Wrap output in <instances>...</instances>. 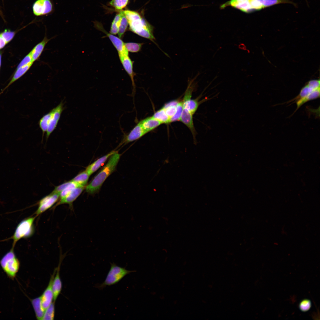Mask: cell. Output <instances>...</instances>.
Segmentation results:
<instances>
[{
    "label": "cell",
    "mask_w": 320,
    "mask_h": 320,
    "mask_svg": "<svg viewBox=\"0 0 320 320\" xmlns=\"http://www.w3.org/2000/svg\"><path fill=\"white\" fill-rule=\"evenodd\" d=\"M122 11L127 19L131 31L150 40L158 46L153 34L154 27L146 20L142 14L129 10Z\"/></svg>",
    "instance_id": "6da1fadb"
},
{
    "label": "cell",
    "mask_w": 320,
    "mask_h": 320,
    "mask_svg": "<svg viewBox=\"0 0 320 320\" xmlns=\"http://www.w3.org/2000/svg\"><path fill=\"white\" fill-rule=\"evenodd\" d=\"M120 156L121 155L116 151L110 157L107 164L86 186L87 193L93 194L99 191L106 179L115 170Z\"/></svg>",
    "instance_id": "7a4b0ae2"
},
{
    "label": "cell",
    "mask_w": 320,
    "mask_h": 320,
    "mask_svg": "<svg viewBox=\"0 0 320 320\" xmlns=\"http://www.w3.org/2000/svg\"><path fill=\"white\" fill-rule=\"evenodd\" d=\"M12 248L6 253L0 260V265L3 270L9 279L14 280L20 267V263Z\"/></svg>",
    "instance_id": "3957f363"
},
{
    "label": "cell",
    "mask_w": 320,
    "mask_h": 320,
    "mask_svg": "<svg viewBox=\"0 0 320 320\" xmlns=\"http://www.w3.org/2000/svg\"><path fill=\"white\" fill-rule=\"evenodd\" d=\"M110 264V270L104 281L101 284H96L95 286L99 289H102L107 286L116 284L127 275L135 272V271L127 270L114 263Z\"/></svg>",
    "instance_id": "277c9868"
},
{
    "label": "cell",
    "mask_w": 320,
    "mask_h": 320,
    "mask_svg": "<svg viewBox=\"0 0 320 320\" xmlns=\"http://www.w3.org/2000/svg\"><path fill=\"white\" fill-rule=\"evenodd\" d=\"M35 219V217L25 218L17 225L11 237L13 241L12 248H14L16 244L19 240L29 238L33 235L35 231L33 223Z\"/></svg>",
    "instance_id": "5b68a950"
},
{
    "label": "cell",
    "mask_w": 320,
    "mask_h": 320,
    "mask_svg": "<svg viewBox=\"0 0 320 320\" xmlns=\"http://www.w3.org/2000/svg\"><path fill=\"white\" fill-rule=\"evenodd\" d=\"M64 103L61 102L56 107L51 111V114L49 119L48 128L46 131V138L47 140L51 134L56 129L61 113L64 109Z\"/></svg>",
    "instance_id": "8992f818"
},
{
    "label": "cell",
    "mask_w": 320,
    "mask_h": 320,
    "mask_svg": "<svg viewBox=\"0 0 320 320\" xmlns=\"http://www.w3.org/2000/svg\"><path fill=\"white\" fill-rule=\"evenodd\" d=\"M32 9L34 14L39 16L52 12L53 6L51 0H36L33 4Z\"/></svg>",
    "instance_id": "52a82bcc"
},
{
    "label": "cell",
    "mask_w": 320,
    "mask_h": 320,
    "mask_svg": "<svg viewBox=\"0 0 320 320\" xmlns=\"http://www.w3.org/2000/svg\"><path fill=\"white\" fill-rule=\"evenodd\" d=\"M60 194L51 193L39 201L37 209L35 212L37 216L50 208L59 198Z\"/></svg>",
    "instance_id": "ba28073f"
},
{
    "label": "cell",
    "mask_w": 320,
    "mask_h": 320,
    "mask_svg": "<svg viewBox=\"0 0 320 320\" xmlns=\"http://www.w3.org/2000/svg\"><path fill=\"white\" fill-rule=\"evenodd\" d=\"M94 24L96 28L104 33L108 37L117 50L119 54L128 52L125 47L124 43L120 38L107 32L99 23L95 22Z\"/></svg>",
    "instance_id": "9c48e42d"
},
{
    "label": "cell",
    "mask_w": 320,
    "mask_h": 320,
    "mask_svg": "<svg viewBox=\"0 0 320 320\" xmlns=\"http://www.w3.org/2000/svg\"><path fill=\"white\" fill-rule=\"evenodd\" d=\"M56 269L57 268L55 269L51 275L47 287L40 296L41 305L44 311L49 306L53 300L52 284Z\"/></svg>",
    "instance_id": "30bf717a"
},
{
    "label": "cell",
    "mask_w": 320,
    "mask_h": 320,
    "mask_svg": "<svg viewBox=\"0 0 320 320\" xmlns=\"http://www.w3.org/2000/svg\"><path fill=\"white\" fill-rule=\"evenodd\" d=\"M146 133L139 122L127 135H125L119 146L137 140Z\"/></svg>",
    "instance_id": "8fae6325"
},
{
    "label": "cell",
    "mask_w": 320,
    "mask_h": 320,
    "mask_svg": "<svg viewBox=\"0 0 320 320\" xmlns=\"http://www.w3.org/2000/svg\"><path fill=\"white\" fill-rule=\"evenodd\" d=\"M119 57L123 67L131 79L133 87L132 94L135 92V85L134 79L135 75L133 70V63L128 56V53L119 54Z\"/></svg>",
    "instance_id": "7c38bea8"
},
{
    "label": "cell",
    "mask_w": 320,
    "mask_h": 320,
    "mask_svg": "<svg viewBox=\"0 0 320 320\" xmlns=\"http://www.w3.org/2000/svg\"><path fill=\"white\" fill-rule=\"evenodd\" d=\"M180 121L186 125L191 131L194 140H196V133L194 126L193 115L186 109L183 108L182 114Z\"/></svg>",
    "instance_id": "4fadbf2b"
},
{
    "label": "cell",
    "mask_w": 320,
    "mask_h": 320,
    "mask_svg": "<svg viewBox=\"0 0 320 320\" xmlns=\"http://www.w3.org/2000/svg\"><path fill=\"white\" fill-rule=\"evenodd\" d=\"M116 152L114 150L112 151L107 154L98 159L88 166L86 168V171L90 176L103 165L107 160Z\"/></svg>",
    "instance_id": "5bb4252c"
},
{
    "label": "cell",
    "mask_w": 320,
    "mask_h": 320,
    "mask_svg": "<svg viewBox=\"0 0 320 320\" xmlns=\"http://www.w3.org/2000/svg\"><path fill=\"white\" fill-rule=\"evenodd\" d=\"M60 262L57 268L56 271L53 281L52 289L54 302H55L57 298L61 292L62 288V283L60 275Z\"/></svg>",
    "instance_id": "9a60e30c"
},
{
    "label": "cell",
    "mask_w": 320,
    "mask_h": 320,
    "mask_svg": "<svg viewBox=\"0 0 320 320\" xmlns=\"http://www.w3.org/2000/svg\"><path fill=\"white\" fill-rule=\"evenodd\" d=\"M84 187H77L74 189L68 195L64 198L60 199L56 206L63 204L71 205L78 197L84 189Z\"/></svg>",
    "instance_id": "2e32d148"
},
{
    "label": "cell",
    "mask_w": 320,
    "mask_h": 320,
    "mask_svg": "<svg viewBox=\"0 0 320 320\" xmlns=\"http://www.w3.org/2000/svg\"><path fill=\"white\" fill-rule=\"evenodd\" d=\"M50 39H48L46 36H45L43 40L36 44L30 52L33 62L38 59L46 45Z\"/></svg>",
    "instance_id": "e0dca14e"
},
{
    "label": "cell",
    "mask_w": 320,
    "mask_h": 320,
    "mask_svg": "<svg viewBox=\"0 0 320 320\" xmlns=\"http://www.w3.org/2000/svg\"><path fill=\"white\" fill-rule=\"evenodd\" d=\"M140 122L143 129L147 133L162 124L152 116L145 118L140 121Z\"/></svg>",
    "instance_id": "ac0fdd59"
},
{
    "label": "cell",
    "mask_w": 320,
    "mask_h": 320,
    "mask_svg": "<svg viewBox=\"0 0 320 320\" xmlns=\"http://www.w3.org/2000/svg\"><path fill=\"white\" fill-rule=\"evenodd\" d=\"M227 4L245 12H250L255 10L252 7L249 1H237L236 0H231Z\"/></svg>",
    "instance_id": "d6986e66"
},
{
    "label": "cell",
    "mask_w": 320,
    "mask_h": 320,
    "mask_svg": "<svg viewBox=\"0 0 320 320\" xmlns=\"http://www.w3.org/2000/svg\"><path fill=\"white\" fill-rule=\"evenodd\" d=\"M31 302L37 319L42 320L45 311L41 305L40 296L31 300Z\"/></svg>",
    "instance_id": "ffe728a7"
},
{
    "label": "cell",
    "mask_w": 320,
    "mask_h": 320,
    "mask_svg": "<svg viewBox=\"0 0 320 320\" xmlns=\"http://www.w3.org/2000/svg\"><path fill=\"white\" fill-rule=\"evenodd\" d=\"M320 97V88L313 90L306 96L299 99L295 103L297 105V108L294 113L299 108L305 103L316 99Z\"/></svg>",
    "instance_id": "44dd1931"
},
{
    "label": "cell",
    "mask_w": 320,
    "mask_h": 320,
    "mask_svg": "<svg viewBox=\"0 0 320 320\" xmlns=\"http://www.w3.org/2000/svg\"><path fill=\"white\" fill-rule=\"evenodd\" d=\"M89 176L85 170L79 173L71 180L78 186L84 187L87 183Z\"/></svg>",
    "instance_id": "7402d4cb"
},
{
    "label": "cell",
    "mask_w": 320,
    "mask_h": 320,
    "mask_svg": "<svg viewBox=\"0 0 320 320\" xmlns=\"http://www.w3.org/2000/svg\"><path fill=\"white\" fill-rule=\"evenodd\" d=\"M33 63H31L17 69L12 79L2 91L0 93V95L2 93L3 91L11 84L24 75L28 70Z\"/></svg>",
    "instance_id": "603a6c76"
},
{
    "label": "cell",
    "mask_w": 320,
    "mask_h": 320,
    "mask_svg": "<svg viewBox=\"0 0 320 320\" xmlns=\"http://www.w3.org/2000/svg\"><path fill=\"white\" fill-rule=\"evenodd\" d=\"M178 102L177 101L173 100L166 103L162 107L170 119L175 113Z\"/></svg>",
    "instance_id": "cb8c5ba5"
},
{
    "label": "cell",
    "mask_w": 320,
    "mask_h": 320,
    "mask_svg": "<svg viewBox=\"0 0 320 320\" xmlns=\"http://www.w3.org/2000/svg\"><path fill=\"white\" fill-rule=\"evenodd\" d=\"M152 116L162 124L170 123V118L166 114L163 108L156 112Z\"/></svg>",
    "instance_id": "d4e9b609"
},
{
    "label": "cell",
    "mask_w": 320,
    "mask_h": 320,
    "mask_svg": "<svg viewBox=\"0 0 320 320\" xmlns=\"http://www.w3.org/2000/svg\"><path fill=\"white\" fill-rule=\"evenodd\" d=\"M51 111L48 113L44 115L40 120L39 124V126L42 132L43 138L45 133L47 131L49 119L51 116Z\"/></svg>",
    "instance_id": "484cf974"
},
{
    "label": "cell",
    "mask_w": 320,
    "mask_h": 320,
    "mask_svg": "<svg viewBox=\"0 0 320 320\" xmlns=\"http://www.w3.org/2000/svg\"><path fill=\"white\" fill-rule=\"evenodd\" d=\"M121 19V14L119 12L115 16L112 23L110 31L111 34L116 35L118 33Z\"/></svg>",
    "instance_id": "4316f807"
},
{
    "label": "cell",
    "mask_w": 320,
    "mask_h": 320,
    "mask_svg": "<svg viewBox=\"0 0 320 320\" xmlns=\"http://www.w3.org/2000/svg\"><path fill=\"white\" fill-rule=\"evenodd\" d=\"M119 12L121 14V19L118 34L119 38H121L125 32L128 26V23L127 19L123 11L120 10Z\"/></svg>",
    "instance_id": "83f0119b"
},
{
    "label": "cell",
    "mask_w": 320,
    "mask_h": 320,
    "mask_svg": "<svg viewBox=\"0 0 320 320\" xmlns=\"http://www.w3.org/2000/svg\"><path fill=\"white\" fill-rule=\"evenodd\" d=\"M315 90L316 89H313L307 84L301 89L299 95L293 99L291 100L289 102H294L295 103L298 100L306 96Z\"/></svg>",
    "instance_id": "f1b7e54d"
},
{
    "label": "cell",
    "mask_w": 320,
    "mask_h": 320,
    "mask_svg": "<svg viewBox=\"0 0 320 320\" xmlns=\"http://www.w3.org/2000/svg\"><path fill=\"white\" fill-rule=\"evenodd\" d=\"M55 302L53 301L45 310L42 320H53L55 316Z\"/></svg>",
    "instance_id": "f546056e"
},
{
    "label": "cell",
    "mask_w": 320,
    "mask_h": 320,
    "mask_svg": "<svg viewBox=\"0 0 320 320\" xmlns=\"http://www.w3.org/2000/svg\"><path fill=\"white\" fill-rule=\"evenodd\" d=\"M262 4L263 8L269 7L280 3H294L288 0H258Z\"/></svg>",
    "instance_id": "4dcf8cb0"
},
{
    "label": "cell",
    "mask_w": 320,
    "mask_h": 320,
    "mask_svg": "<svg viewBox=\"0 0 320 320\" xmlns=\"http://www.w3.org/2000/svg\"><path fill=\"white\" fill-rule=\"evenodd\" d=\"M143 43L129 42L124 43L125 47L128 52H137L141 50Z\"/></svg>",
    "instance_id": "1f68e13d"
},
{
    "label": "cell",
    "mask_w": 320,
    "mask_h": 320,
    "mask_svg": "<svg viewBox=\"0 0 320 320\" xmlns=\"http://www.w3.org/2000/svg\"><path fill=\"white\" fill-rule=\"evenodd\" d=\"M128 1L129 0H111L109 4L116 9L121 10L127 6Z\"/></svg>",
    "instance_id": "d6a6232c"
},
{
    "label": "cell",
    "mask_w": 320,
    "mask_h": 320,
    "mask_svg": "<svg viewBox=\"0 0 320 320\" xmlns=\"http://www.w3.org/2000/svg\"><path fill=\"white\" fill-rule=\"evenodd\" d=\"M78 186L71 180V183L60 193L59 198L63 199L68 195L74 189Z\"/></svg>",
    "instance_id": "836d02e7"
},
{
    "label": "cell",
    "mask_w": 320,
    "mask_h": 320,
    "mask_svg": "<svg viewBox=\"0 0 320 320\" xmlns=\"http://www.w3.org/2000/svg\"><path fill=\"white\" fill-rule=\"evenodd\" d=\"M183 110V101L178 102L177 107L174 116L171 118L170 123L180 121Z\"/></svg>",
    "instance_id": "e575fe53"
},
{
    "label": "cell",
    "mask_w": 320,
    "mask_h": 320,
    "mask_svg": "<svg viewBox=\"0 0 320 320\" xmlns=\"http://www.w3.org/2000/svg\"><path fill=\"white\" fill-rule=\"evenodd\" d=\"M311 301L309 300L306 299L302 301L299 305V308L300 310L303 312L308 311L311 307Z\"/></svg>",
    "instance_id": "d590c367"
},
{
    "label": "cell",
    "mask_w": 320,
    "mask_h": 320,
    "mask_svg": "<svg viewBox=\"0 0 320 320\" xmlns=\"http://www.w3.org/2000/svg\"><path fill=\"white\" fill-rule=\"evenodd\" d=\"M15 34V33L14 32L6 30L0 35L7 44L12 39Z\"/></svg>",
    "instance_id": "8d00e7d4"
},
{
    "label": "cell",
    "mask_w": 320,
    "mask_h": 320,
    "mask_svg": "<svg viewBox=\"0 0 320 320\" xmlns=\"http://www.w3.org/2000/svg\"><path fill=\"white\" fill-rule=\"evenodd\" d=\"M33 62L31 54L29 53L21 61L18 65L17 69H18L31 63H33Z\"/></svg>",
    "instance_id": "74e56055"
},
{
    "label": "cell",
    "mask_w": 320,
    "mask_h": 320,
    "mask_svg": "<svg viewBox=\"0 0 320 320\" xmlns=\"http://www.w3.org/2000/svg\"><path fill=\"white\" fill-rule=\"evenodd\" d=\"M71 180L56 186L54 190L52 193H57L60 194V193L71 183Z\"/></svg>",
    "instance_id": "f35d334b"
},
{
    "label": "cell",
    "mask_w": 320,
    "mask_h": 320,
    "mask_svg": "<svg viewBox=\"0 0 320 320\" xmlns=\"http://www.w3.org/2000/svg\"><path fill=\"white\" fill-rule=\"evenodd\" d=\"M252 7L255 10H259L263 8V6L258 0H249Z\"/></svg>",
    "instance_id": "ab89813d"
},
{
    "label": "cell",
    "mask_w": 320,
    "mask_h": 320,
    "mask_svg": "<svg viewBox=\"0 0 320 320\" xmlns=\"http://www.w3.org/2000/svg\"><path fill=\"white\" fill-rule=\"evenodd\" d=\"M311 87L314 89L320 88V81L318 80H313L309 81L307 84Z\"/></svg>",
    "instance_id": "60d3db41"
},
{
    "label": "cell",
    "mask_w": 320,
    "mask_h": 320,
    "mask_svg": "<svg viewBox=\"0 0 320 320\" xmlns=\"http://www.w3.org/2000/svg\"><path fill=\"white\" fill-rule=\"evenodd\" d=\"M1 54L0 52V67L1 65Z\"/></svg>",
    "instance_id": "b9f144b4"
},
{
    "label": "cell",
    "mask_w": 320,
    "mask_h": 320,
    "mask_svg": "<svg viewBox=\"0 0 320 320\" xmlns=\"http://www.w3.org/2000/svg\"><path fill=\"white\" fill-rule=\"evenodd\" d=\"M236 0L237 1H249V0Z\"/></svg>",
    "instance_id": "7bdbcfd3"
}]
</instances>
